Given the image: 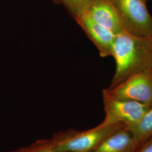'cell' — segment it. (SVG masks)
Masks as SVG:
<instances>
[{
	"mask_svg": "<svg viewBox=\"0 0 152 152\" xmlns=\"http://www.w3.org/2000/svg\"></svg>",
	"mask_w": 152,
	"mask_h": 152,
	"instance_id": "5bb4252c",
	"label": "cell"
},
{
	"mask_svg": "<svg viewBox=\"0 0 152 152\" xmlns=\"http://www.w3.org/2000/svg\"><path fill=\"white\" fill-rule=\"evenodd\" d=\"M76 21L98 49L101 57L112 56L115 36L85 12L75 16Z\"/></svg>",
	"mask_w": 152,
	"mask_h": 152,
	"instance_id": "8992f818",
	"label": "cell"
},
{
	"mask_svg": "<svg viewBox=\"0 0 152 152\" xmlns=\"http://www.w3.org/2000/svg\"><path fill=\"white\" fill-rule=\"evenodd\" d=\"M141 145L124 127L108 136L92 152H136Z\"/></svg>",
	"mask_w": 152,
	"mask_h": 152,
	"instance_id": "ba28073f",
	"label": "cell"
},
{
	"mask_svg": "<svg viewBox=\"0 0 152 152\" xmlns=\"http://www.w3.org/2000/svg\"><path fill=\"white\" fill-rule=\"evenodd\" d=\"M143 1H144V2H147V1H148V0H143Z\"/></svg>",
	"mask_w": 152,
	"mask_h": 152,
	"instance_id": "4fadbf2b",
	"label": "cell"
},
{
	"mask_svg": "<svg viewBox=\"0 0 152 152\" xmlns=\"http://www.w3.org/2000/svg\"><path fill=\"white\" fill-rule=\"evenodd\" d=\"M126 31L152 37V16L143 0H110Z\"/></svg>",
	"mask_w": 152,
	"mask_h": 152,
	"instance_id": "277c9868",
	"label": "cell"
},
{
	"mask_svg": "<svg viewBox=\"0 0 152 152\" xmlns=\"http://www.w3.org/2000/svg\"><path fill=\"white\" fill-rule=\"evenodd\" d=\"M83 12L115 35L126 31L110 0H94Z\"/></svg>",
	"mask_w": 152,
	"mask_h": 152,
	"instance_id": "52a82bcc",
	"label": "cell"
},
{
	"mask_svg": "<svg viewBox=\"0 0 152 152\" xmlns=\"http://www.w3.org/2000/svg\"><path fill=\"white\" fill-rule=\"evenodd\" d=\"M10 152H63L51 147L45 139L38 140L28 147L20 148Z\"/></svg>",
	"mask_w": 152,
	"mask_h": 152,
	"instance_id": "30bf717a",
	"label": "cell"
},
{
	"mask_svg": "<svg viewBox=\"0 0 152 152\" xmlns=\"http://www.w3.org/2000/svg\"><path fill=\"white\" fill-rule=\"evenodd\" d=\"M115 70L109 89L142 71L152 70V37L124 31L115 36L112 55Z\"/></svg>",
	"mask_w": 152,
	"mask_h": 152,
	"instance_id": "6da1fadb",
	"label": "cell"
},
{
	"mask_svg": "<svg viewBox=\"0 0 152 152\" xmlns=\"http://www.w3.org/2000/svg\"><path fill=\"white\" fill-rule=\"evenodd\" d=\"M126 127L120 124L97 126L85 131L68 130L55 134L45 139L55 149L63 152H92L110 135Z\"/></svg>",
	"mask_w": 152,
	"mask_h": 152,
	"instance_id": "7a4b0ae2",
	"label": "cell"
},
{
	"mask_svg": "<svg viewBox=\"0 0 152 152\" xmlns=\"http://www.w3.org/2000/svg\"><path fill=\"white\" fill-rule=\"evenodd\" d=\"M106 90L114 98L152 105V70L135 73L116 86Z\"/></svg>",
	"mask_w": 152,
	"mask_h": 152,
	"instance_id": "5b68a950",
	"label": "cell"
},
{
	"mask_svg": "<svg viewBox=\"0 0 152 152\" xmlns=\"http://www.w3.org/2000/svg\"><path fill=\"white\" fill-rule=\"evenodd\" d=\"M136 152H152V137L144 142Z\"/></svg>",
	"mask_w": 152,
	"mask_h": 152,
	"instance_id": "7c38bea8",
	"label": "cell"
},
{
	"mask_svg": "<svg viewBox=\"0 0 152 152\" xmlns=\"http://www.w3.org/2000/svg\"><path fill=\"white\" fill-rule=\"evenodd\" d=\"M105 118L102 122L106 125L120 124L127 129L139 123L152 105L140 103L130 100L114 98L107 90L103 91Z\"/></svg>",
	"mask_w": 152,
	"mask_h": 152,
	"instance_id": "3957f363",
	"label": "cell"
},
{
	"mask_svg": "<svg viewBox=\"0 0 152 152\" xmlns=\"http://www.w3.org/2000/svg\"><path fill=\"white\" fill-rule=\"evenodd\" d=\"M128 129L131 132L136 140L141 144L152 137V106L148 109L138 124Z\"/></svg>",
	"mask_w": 152,
	"mask_h": 152,
	"instance_id": "9c48e42d",
	"label": "cell"
},
{
	"mask_svg": "<svg viewBox=\"0 0 152 152\" xmlns=\"http://www.w3.org/2000/svg\"><path fill=\"white\" fill-rule=\"evenodd\" d=\"M68 6L75 16L83 12L94 0H59Z\"/></svg>",
	"mask_w": 152,
	"mask_h": 152,
	"instance_id": "8fae6325",
	"label": "cell"
}]
</instances>
